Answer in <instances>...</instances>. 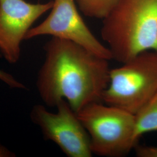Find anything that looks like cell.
Masks as SVG:
<instances>
[{"label":"cell","instance_id":"cell-11","mask_svg":"<svg viewBox=\"0 0 157 157\" xmlns=\"http://www.w3.org/2000/svg\"><path fill=\"white\" fill-rule=\"evenodd\" d=\"M134 149L137 157H157V146H139L137 144Z\"/></svg>","mask_w":157,"mask_h":157},{"label":"cell","instance_id":"cell-10","mask_svg":"<svg viewBox=\"0 0 157 157\" xmlns=\"http://www.w3.org/2000/svg\"><path fill=\"white\" fill-rule=\"evenodd\" d=\"M0 80L12 89L25 90L26 87L10 73L0 69Z\"/></svg>","mask_w":157,"mask_h":157},{"label":"cell","instance_id":"cell-9","mask_svg":"<svg viewBox=\"0 0 157 157\" xmlns=\"http://www.w3.org/2000/svg\"><path fill=\"white\" fill-rule=\"evenodd\" d=\"M117 0H76L80 11L85 16L102 19Z\"/></svg>","mask_w":157,"mask_h":157},{"label":"cell","instance_id":"cell-4","mask_svg":"<svg viewBox=\"0 0 157 157\" xmlns=\"http://www.w3.org/2000/svg\"><path fill=\"white\" fill-rule=\"evenodd\" d=\"M111 69L104 103L136 115L157 91V52L147 51Z\"/></svg>","mask_w":157,"mask_h":157},{"label":"cell","instance_id":"cell-2","mask_svg":"<svg viewBox=\"0 0 157 157\" xmlns=\"http://www.w3.org/2000/svg\"><path fill=\"white\" fill-rule=\"evenodd\" d=\"M101 36L112 59L121 63L157 52V0H117L102 19Z\"/></svg>","mask_w":157,"mask_h":157},{"label":"cell","instance_id":"cell-1","mask_svg":"<svg viewBox=\"0 0 157 157\" xmlns=\"http://www.w3.org/2000/svg\"><path fill=\"white\" fill-rule=\"evenodd\" d=\"M44 49L45 59L36 86L47 106L65 100L75 112L102 97L109 82L108 59L73 42L52 37Z\"/></svg>","mask_w":157,"mask_h":157},{"label":"cell","instance_id":"cell-5","mask_svg":"<svg viewBox=\"0 0 157 157\" xmlns=\"http://www.w3.org/2000/svg\"><path fill=\"white\" fill-rule=\"evenodd\" d=\"M56 107L54 113L43 105H35L30 112L32 122L39 127L46 140L56 143L67 157H91L89 136L77 113L65 100Z\"/></svg>","mask_w":157,"mask_h":157},{"label":"cell","instance_id":"cell-3","mask_svg":"<svg viewBox=\"0 0 157 157\" xmlns=\"http://www.w3.org/2000/svg\"><path fill=\"white\" fill-rule=\"evenodd\" d=\"M77 114L89 136L93 154L123 157L137 145L135 115L100 101L85 106Z\"/></svg>","mask_w":157,"mask_h":157},{"label":"cell","instance_id":"cell-8","mask_svg":"<svg viewBox=\"0 0 157 157\" xmlns=\"http://www.w3.org/2000/svg\"><path fill=\"white\" fill-rule=\"evenodd\" d=\"M135 117V136L137 140L146 133L157 131V91Z\"/></svg>","mask_w":157,"mask_h":157},{"label":"cell","instance_id":"cell-12","mask_svg":"<svg viewBox=\"0 0 157 157\" xmlns=\"http://www.w3.org/2000/svg\"><path fill=\"white\" fill-rule=\"evenodd\" d=\"M15 156V154L13 152L9 150L0 142V157H13Z\"/></svg>","mask_w":157,"mask_h":157},{"label":"cell","instance_id":"cell-7","mask_svg":"<svg viewBox=\"0 0 157 157\" xmlns=\"http://www.w3.org/2000/svg\"><path fill=\"white\" fill-rule=\"evenodd\" d=\"M53 6V0L32 4L25 0H0V54L10 63L21 57V45L39 18Z\"/></svg>","mask_w":157,"mask_h":157},{"label":"cell","instance_id":"cell-6","mask_svg":"<svg viewBox=\"0 0 157 157\" xmlns=\"http://www.w3.org/2000/svg\"><path fill=\"white\" fill-rule=\"evenodd\" d=\"M50 11L43 22L29 30L25 40L51 36L73 42L101 58L112 59L108 48L95 37L81 17L76 0H53Z\"/></svg>","mask_w":157,"mask_h":157}]
</instances>
